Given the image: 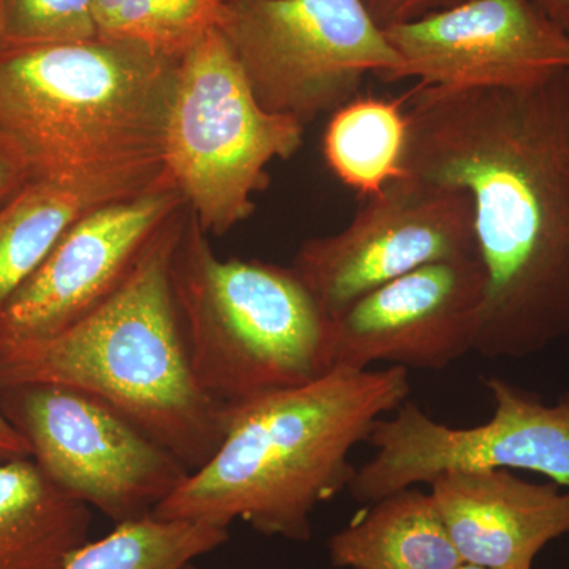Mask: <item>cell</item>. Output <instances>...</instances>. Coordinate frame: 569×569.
<instances>
[{
	"label": "cell",
	"instance_id": "cell-1",
	"mask_svg": "<svg viewBox=\"0 0 569 569\" xmlns=\"http://www.w3.org/2000/svg\"><path fill=\"white\" fill-rule=\"evenodd\" d=\"M407 99L403 171L470 198L486 274L475 353H541L569 336V70Z\"/></svg>",
	"mask_w": 569,
	"mask_h": 569
},
{
	"label": "cell",
	"instance_id": "cell-2",
	"mask_svg": "<svg viewBox=\"0 0 569 569\" xmlns=\"http://www.w3.org/2000/svg\"><path fill=\"white\" fill-rule=\"evenodd\" d=\"M408 395L403 367H335L312 383L230 408L212 458L152 516L223 529L244 520L264 537L309 541L313 511L353 481L350 452Z\"/></svg>",
	"mask_w": 569,
	"mask_h": 569
},
{
	"label": "cell",
	"instance_id": "cell-3",
	"mask_svg": "<svg viewBox=\"0 0 569 569\" xmlns=\"http://www.w3.org/2000/svg\"><path fill=\"white\" fill-rule=\"evenodd\" d=\"M186 216L88 316L47 339L0 346V391L54 385L97 397L194 471L222 443L227 410L194 378L176 306L171 260Z\"/></svg>",
	"mask_w": 569,
	"mask_h": 569
},
{
	"label": "cell",
	"instance_id": "cell-4",
	"mask_svg": "<svg viewBox=\"0 0 569 569\" xmlns=\"http://www.w3.org/2000/svg\"><path fill=\"white\" fill-rule=\"evenodd\" d=\"M179 61L99 37L0 50V142L32 179L163 173Z\"/></svg>",
	"mask_w": 569,
	"mask_h": 569
},
{
	"label": "cell",
	"instance_id": "cell-5",
	"mask_svg": "<svg viewBox=\"0 0 569 569\" xmlns=\"http://www.w3.org/2000/svg\"><path fill=\"white\" fill-rule=\"evenodd\" d=\"M171 284L194 378L223 410L335 369V320L293 266L222 260L189 208Z\"/></svg>",
	"mask_w": 569,
	"mask_h": 569
},
{
	"label": "cell",
	"instance_id": "cell-6",
	"mask_svg": "<svg viewBox=\"0 0 569 569\" xmlns=\"http://www.w3.org/2000/svg\"><path fill=\"white\" fill-rule=\"evenodd\" d=\"M305 130L261 107L230 41L211 29L179 61L164 173L201 230L223 236L252 216L269 164L293 157Z\"/></svg>",
	"mask_w": 569,
	"mask_h": 569
},
{
	"label": "cell",
	"instance_id": "cell-7",
	"mask_svg": "<svg viewBox=\"0 0 569 569\" xmlns=\"http://www.w3.org/2000/svg\"><path fill=\"white\" fill-rule=\"evenodd\" d=\"M220 31L261 107L305 127L402 66L365 0H230Z\"/></svg>",
	"mask_w": 569,
	"mask_h": 569
},
{
	"label": "cell",
	"instance_id": "cell-8",
	"mask_svg": "<svg viewBox=\"0 0 569 569\" xmlns=\"http://www.w3.org/2000/svg\"><path fill=\"white\" fill-rule=\"evenodd\" d=\"M0 408L52 485L116 526L149 518L189 477L173 452L121 411L77 389H3Z\"/></svg>",
	"mask_w": 569,
	"mask_h": 569
},
{
	"label": "cell",
	"instance_id": "cell-9",
	"mask_svg": "<svg viewBox=\"0 0 569 569\" xmlns=\"http://www.w3.org/2000/svg\"><path fill=\"white\" fill-rule=\"evenodd\" d=\"M493 413L481 426L449 427L406 400L381 418L369 441L372 460L358 468L348 492L373 503L456 470H526L569 490V391L545 403L500 377L486 378Z\"/></svg>",
	"mask_w": 569,
	"mask_h": 569
},
{
	"label": "cell",
	"instance_id": "cell-10",
	"mask_svg": "<svg viewBox=\"0 0 569 569\" xmlns=\"http://www.w3.org/2000/svg\"><path fill=\"white\" fill-rule=\"evenodd\" d=\"M471 254L477 242L467 193L406 173L367 198L342 231L306 241L293 269L335 320L381 284Z\"/></svg>",
	"mask_w": 569,
	"mask_h": 569
},
{
	"label": "cell",
	"instance_id": "cell-11",
	"mask_svg": "<svg viewBox=\"0 0 569 569\" xmlns=\"http://www.w3.org/2000/svg\"><path fill=\"white\" fill-rule=\"evenodd\" d=\"M186 208L167 176L146 192L82 216L0 310V346L47 339L88 316Z\"/></svg>",
	"mask_w": 569,
	"mask_h": 569
},
{
	"label": "cell",
	"instance_id": "cell-12",
	"mask_svg": "<svg viewBox=\"0 0 569 569\" xmlns=\"http://www.w3.org/2000/svg\"><path fill=\"white\" fill-rule=\"evenodd\" d=\"M402 59L392 81L512 88L569 70V36L531 0H466L385 29Z\"/></svg>",
	"mask_w": 569,
	"mask_h": 569
},
{
	"label": "cell",
	"instance_id": "cell-13",
	"mask_svg": "<svg viewBox=\"0 0 569 569\" xmlns=\"http://www.w3.org/2000/svg\"><path fill=\"white\" fill-rule=\"evenodd\" d=\"M485 296L478 254L426 264L381 284L335 318V367L388 362L445 370L473 351Z\"/></svg>",
	"mask_w": 569,
	"mask_h": 569
},
{
	"label": "cell",
	"instance_id": "cell-14",
	"mask_svg": "<svg viewBox=\"0 0 569 569\" xmlns=\"http://www.w3.org/2000/svg\"><path fill=\"white\" fill-rule=\"evenodd\" d=\"M430 493L463 563L531 569L539 552L569 533V490L523 481L509 470H456Z\"/></svg>",
	"mask_w": 569,
	"mask_h": 569
},
{
	"label": "cell",
	"instance_id": "cell-15",
	"mask_svg": "<svg viewBox=\"0 0 569 569\" xmlns=\"http://www.w3.org/2000/svg\"><path fill=\"white\" fill-rule=\"evenodd\" d=\"M167 173L32 179L0 206V310L43 263L56 242L100 206L146 192Z\"/></svg>",
	"mask_w": 569,
	"mask_h": 569
},
{
	"label": "cell",
	"instance_id": "cell-16",
	"mask_svg": "<svg viewBox=\"0 0 569 569\" xmlns=\"http://www.w3.org/2000/svg\"><path fill=\"white\" fill-rule=\"evenodd\" d=\"M91 523V508L52 485L32 458L0 462V569H66Z\"/></svg>",
	"mask_w": 569,
	"mask_h": 569
},
{
	"label": "cell",
	"instance_id": "cell-17",
	"mask_svg": "<svg viewBox=\"0 0 569 569\" xmlns=\"http://www.w3.org/2000/svg\"><path fill=\"white\" fill-rule=\"evenodd\" d=\"M329 559L350 569H458L432 493L408 488L373 501L346 530L329 539Z\"/></svg>",
	"mask_w": 569,
	"mask_h": 569
},
{
	"label": "cell",
	"instance_id": "cell-18",
	"mask_svg": "<svg viewBox=\"0 0 569 569\" xmlns=\"http://www.w3.org/2000/svg\"><path fill=\"white\" fill-rule=\"evenodd\" d=\"M403 100L355 97L332 112L326 127V163L347 187L362 197L380 193L402 178L407 142Z\"/></svg>",
	"mask_w": 569,
	"mask_h": 569
},
{
	"label": "cell",
	"instance_id": "cell-19",
	"mask_svg": "<svg viewBox=\"0 0 569 569\" xmlns=\"http://www.w3.org/2000/svg\"><path fill=\"white\" fill-rule=\"evenodd\" d=\"M230 539L223 527L153 516L119 523L99 541L86 542L66 569H183Z\"/></svg>",
	"mask_w": 569,
	"mask_h": 569
},
{
	"label": "cell",
	"instance_id": "cell-20",
	"mask_svg": "<svg viewBox=\"0 0 569 569\" xmlns=\"http://www.w3.org/2000/svg\"><path fill=\"white\" fill-rule=\"evenodd\" d=\"M93 0H2L0 50L97 39Z\"/></svg>",
	"mask_w": 569,
	"mask_h": 569
},
{
	"label": "cell",
	"instance_id": "cell-21",
	"mask_svg": "<svg viewBox=\"0 0 569 569\" xmlns=\"http://www.w3.org/2000/svg\"><path fill=\"white\" fill-rule=\"evenodd\" d=\"M92 13L99 39L140 44L171 59L189 51L146 0H93Z\"/></svg>",
	"mask_w": 569,
	"mask_h": 569
},
{
	"label": "cell",
	"instance_id": "cell-22",
	"mask_svg": "<svg viewBox=\"0 0 569 569\" xmlns=\"http://www.w3.org/2000/svg\"><path fill=\"white\" fill-rule=\"evenodd\" d=\"M151 9L192 48L206 32L222 24L227 0H146Z\"/></svg>",
	"mask_w": 569,
	"mask_h": 569
},
{
	"label": "cell",
	"instance_id": "cell-23",
	"mask_svg": "<svg viewBox=\"0 0 569 569\" xmlns=\"http://www.w3.org/2000/svg\"><path fill=\"white\" fill-rule=\"evenodd\" d=\"M462 2L466 0H365L367 10L383 29L418 20Z\"/></svg>",
	"mask_w": 569,
	"mask_h": 569
},
{
	"label": "cell",
	"instance_id": "cell-24",
	"mask_svg": "<svg viewBox=\"0 0 569 569\" xmlns=\"http://www.w3.org/2000/svg\"><path fill=\"white\" fill-rule=\"evenodd\" d=\"M29 181H32V178L28 168L3 142H0V206L6 204Z\"/></svg>",
	"mask_w": 569,
	"mask_h": 569
},
{
	"label": "cell",
	"instance_id": "cell-25",
	"mask_svg": "<svg viewBox=\"0 0 569 569\" xmlns=\"http://www.w3.org/2000/svg\"><path fill=\"white\" fill-rule=\"evenodd\" d=\"M26 458H32L31 445L0 408V462Z\"/></svg>",
	"mask_w": 569,
	"mask_h": 569
},
{
	"label": "cell",
	"instance_id": "cell-26",
	"mask_svg": "<svg viewBox=\"0 0 569 569\" xmlns=\"http://www.w3.org/2000/svg\"><path fill=\"white\" fill-rule=\"evenodd\" d=\"M531 2L569 36V0H531Z\"/></svg>",
	"mask_w": 569,
	"mask_h": 569
},
{
	"label": "cell",
	"instance_id": "cell-27",
	"mask_svg": "<svg viewBox=\"0 0 569 569\" xmlns=\"http://www.w3.org/2000/svg\"><path fill=\"white\" fill-rule=\"evenodd\" d=\"M458 569H493V568H485V567H477V565H470V563H462Z\"/></svg>",
	"mask_w": 569,
	"mask_h": 569
},
{
	"label": "cell",
	"instance_id": "cell-28",
	"mask_svg": "<svg viewBox=\"0 0 569 569\" xmlns=\"http://www.w3.org/2000/svg\"><path fill=\"white\" fill-rule=\"evenodd\" d=\"M183 569H200V568L194 567V565H193V563H189V565H187V567H186V568H183Z\"/></svg>",
	"mask_w": 569,
	"mask_h": 569
},
{
	"label": "cell",
	"instance_id": "cell-29",
	"mask_svg": "<svg viewBox=\"0 0 569 569\" xmlns=\"http://www.w3.org/2000/svg\"><path fill=\"white\" fill-rule=\"evenodd\" d=\"M227 2H230V0H227Z\"/></svg>",
	"mask_w": 569,
	"mask_h": 569
},
{
	"label": "cell",
	"instance_id": "cell-30",
	"mask_svg": "<svg viewBox=\"0 0 569 569\" xmlns=\"http://www.w3.org/2000/svg\"><path fill=\"white\" fill-rule=\"evenodd\" d=\"M0 2H2V0H0Z\"/></svg>",
	"mask_w": 569,
	"mask_h": 569
}]
</instances>
